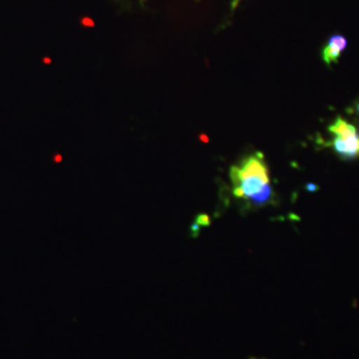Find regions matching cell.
Here are the masks:
<instances>
[{
  "label": "cell",
  "mask_w": 359,
  "mask_h": 359,
  "mask_svg": "<svg viewBox=\"0 0 359 359\" xmlns=\"http://www.w3.org/2000/svg\"><path fill=\"white\" fill-rule=\"evenodd\" d=\"M233 196L250 208H262L274 201V189L270 184L269 168L264 154L246 156L240 164L231 168Z\"/></svg>",
  "instance_id": "cell-1"
},
{
  "label": "cell",
  "mask_w": 359,
  "mask_h": 359,
  "mask_svg": "<svg viewBox=\"0 0 359 359\" xmlns=\"http://www.w3.org/2000/svg\"><path fill=\"white\" fill-rule=\"evenodd\" d=\"M329 132L333 135L329 147L333 148L337 156L346 161L359 158V129L357 126L338 116L329 127Z\"/></svg>",
  "instance_id": "cell-2"
},
{
  "label": "cell",
  "mask_w": 359,
  "mask_h": 359,
  "mask_svg": "<svg viewBox=\"0 0 359 359\" xmlns=\"http://www.w3.org/2000/svg\"><path fill=\"white\" fill-rule=\"evenodd\" d=\"M347 48V39L344 35L335 34L327 39L323 50H322V60L327 67L337 65L342 52Z\"/></svg>",
  "instance_id": "cell-3"
},
{
  "label": "cell",
  "mask_w": 359,
  "mask_h": 359,
  "mask_svg": "<svg viewBox=\"0 0 359 359\" xmlns=\"http://www.w3.org/2000/svg\"><path fill=\"white\" fill-rule=\"evenodd\" d=\"M355 112L359 115V103L357 104V107H355Z\"/></svg>",
  "instance_id": "cell-4"
}]
</instances>
